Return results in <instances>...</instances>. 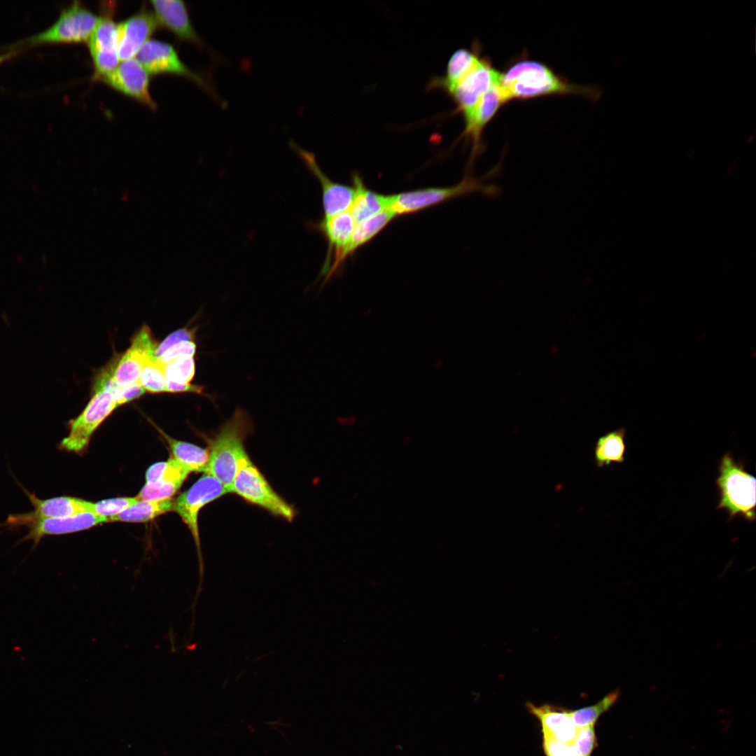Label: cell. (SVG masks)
Here are the masks:
<instances>
[{
	"label": "cell",
	"mask_w": 756,
	"mask_h": 756,
	"mask_svg": "<svg viewBox=\"0 0 756 756\" xmlns=\"http://www.w3.org/2000/svg\"><path fill=\"white\" fill-rule=\"evenodd\" d=\"M499 88L505 103L551 95L599 97L596 89L571 83L545 64L529 59L518 61L500 73Z\"/></svg>",
	"instance_id": "1"
},
{
	"label": "cell",
	"mask_w": 756,
	"mask_h": 756,
	"mask_svg": "<svg viewBox=\"0 0 756 756\" xmlns=\"http://www.w3.org/2000/svg\"><path fill=\"white\" fill-rule=\"evenodd\" d=\"M252 422L243 409L237 408L210 442L209 459L204 473L219 480L230 493L239 460L246 454L244 442L252 431Z\"/></svg>",
	"instance_id": "2"
},
{
	"label": "cell",
	"mask_w": 756,
	"mask_h": 756,
	"mask_svg": "<svg viewBox=\"0 0 756 756\" xmlns=\"http://www.w3.org/2000/svg\"><path fill=\"white\" fill-rule=\"evenodd\" d=\"M715 484L720 495L717 510H725L729 521L741 516L748 522L755 520L756 479L746 469L743 461H736L730 452L719 463Z\"/></svg>",
	"instance_id": "3"
},
{
	"label": "cell",
	"mask_w": 756,
	"mask_h": 756,
	"mask_svg": "<svg viewBox=\"0 0 756 756\" xmlns=\"http://www.w3.org/2000/svg\"><path fill=\"white\" fill-rule=\"evenodd\" d=\"M230 493H234L248 503L258 505L288 522H291L295 515L293 506L272 489L247 454L238 463Z\"/></svg>",
	"instance_id": "4"
},
{
	"label": "cell",
	"mask_w": 756,
	"mask_h": 756,
	"mask_svg": "<svg viewBox=\"0 0 756 756\" xmlns=\"http://www.w3.org/2000/svg\"><path fill=\"white\" fill-rule=\"evenodd\" d=\"M228 491L225 486L214 476L204 473L188 490L174 500V509L188 526L195 540L200 563V583L204 576V563L198 528L200 510L208 503L219 498Z\"/></svg>",
	"instance_id": "5"
},
{
	"label": "cell",
	"mask_w": 756,
	"mask_h": 756,
	"mask_svg": "<svg viewBox=\"0 0 756 756\" xmlns=\"http://www.w3.org/2000/svg\"><path fill=\"white\" fill-rule=\"evenodd\" d=\"M113 394L107 390L92 391L88 404L76 419L69 422V433L59 444L69 452L80 453L88 447L91 436L99 425L117 407Z\"/></svg>",
	"instance_id": "6"
},
{
	"label": "cell",
	"mask_w": 756,
	"mask_h": 756,
	"mask_svg": "<svg viewBox=\"0 0 756 756\" xmlns=\"http://www.w3.org/2000/svg\"><path fill=\"white\" fill-rule=\"evenodd\" d=\"M99 18L80 2L74 1L64 9L57 20L46 31L31 36L29 45L87 41L93 33Z\"/></svg>",
	"instance_id": "7"
},
{
	"label": "cell",
	"mask_w": 756,
	"mask_h": 756,
	"mask_svg": "<svg viewBox=\"0 0 756 756\" xmlns=\"http://www.w3.org/2000/svg\"><path fill=\"white\" fill-rule=\"evenodd\" d=\"M477 191L493 190L476 179L465 176L460 183L449 187L426 188L390 195V206L396 215L418 212L449 200Z\"/></svg>",
	"instance_id": "8"
},
{
	"label": "cell",
	"mask_w": 756,
	"mask_h": 756,
	"mask_svg": "<svg viewBox=\"0 0 756 756\" xmlns=\"http://www.w3.org/2000/svg\"><path fill=\"white\" fill-rule=\"evenodd\" d=\"M114 5L111 3L102 6V15L88 41L92 58L94 80L110 73L118 65V24L113 19Z\"/></svg>",
	"instance_id": "9"
},
{
	"label": "cell",
	"mask_w": 756,
	"mask_h": 756,
	"mask_svg": "<svg viewBox=\"0 0 756 756\" xmlns=\"http://www.w3.org/2000/svg\"><path fill=\"white\" fill-rule=\"evenodd\" d=\"M34 510L23 514H10L4 526L10 528L27 526L45 519L63 518L90 512L92 502L71 496H58L39 499L34 493L26 491Z\"/></svg>",
	"instance_id": "10"
},
{
	"label": "cell",
	"mask_w": 756,
	"mask_h": 756,
	"mask_svg": "<svg viewBox=\"0 0 756 756\" xmlns=\"http://www.w3.org/2000/svg\"><path fill=\"white\" fill-rule=\"evenodd\" d=\"M500 72L491 62L482 57L478 64L447 93L456 104L455 113H463L472 108L479 99L499 83Z\"/></svg>",
	"instance_id": "11"
},
{
	"label": "cell",
	"mask_w": 756,
	"mask_h": 756,
	"mask_svg": "<svg viewBox=\"0 0 756 756\" xmlns=\"http://www.w3.org/2000/svg\"><path fill=\"white\" fill-rule=\"evenodd\" d=\"M505 104L498 83L490 88L475 106L462 114L465 127L460 139L468 137L472 145L469 167L483 151L482 135L484 129Z\"/></svg>",
	"instance_id": "12"
},
{
	"label": "cell",
	"mask_w": 756,
	"mask_h": 756,
	"mask_svg": "<svg viewBox=\"0 0 756 756\" xmlns=\"http://www.w3.org/2000/svg\"><path fill=\"white\" fill-rule=\"evenodd\" d=\"M122 94L132 97L151 109L156 108L149 92V75L136 59H127L110 73L97 78Z\"/></svg>",
	"instance_id": "13"
},
{
	"label": "cell",
	"mask_w": 756,
	"mask_h": 756,
	"mask_svg": "<svg viewBox=\"0 0 756 756\" xmlns=\"http://www.w3.org/2000/svg\"><path fill=\"white\" fill-rule=\"evenodd\" d=\"M290 146L298 153L307 167L320 182L322 189L323 218L349 211L355 196L354 187L332 181L318 167L312 153L299 147L292 141L290 142Z\"/></svg>",
	"instance_id": "14"
},
{
	"label": "cell",
	"mask_w": 756,
	"mask_h": 756,
	"mask_svg": "<svg viewBox=\"0 0 756 756\" xmlns=\"http://www.w3.org/2000/svg\"><path fill=\"white\" fill-rule=\"evenodd\" d=\"M136 59L148 74H174L205 85L202 78L190 70L181 61L174 48L167 43L148 39L139 50Z\"/></svg>",
	"instance_id": "15"
},
{
	"label": "cell",
	"mask_w": 756,
	"mask_h": 756,
	"mask_svg": "<svg viewBox=\"0 0 756 756\" xmlns=\"http://www.w3.org/2000/svg\"><path fill=\"white\" fill-rule=\"evenodd\" d=\"M159 27L150 12L142 10L118 24V54L119 59L136 57L142 46Z\"/></svg>",
	"instance_id": "16"
},
{
	"label": "cell",
	"mask_w": 756,
	"mask_h": 756,
	"mask_svg": "<svg viewBox=\"0 0 756 756\" xmlns=\"http://www.w3.org/2000/svg\"><path fill=\"white\" fill-rule=\"evenodd\" d=\"M107 522V518L95 515L90 512L63 518L41 519L27 526L29 528V532L21 542L32 540L35 547L45 536L76 533Z\"/></svg>",
	"instance_id": "17"
},
{
	"label": "cell",
	"mask_w": 756,
	"mask_h": 756,
	"mask_svg": "<svg viewBox=\"0 0 756 756\" xmlns=\"http://www.w3.org/2000/svg\"><path fill=\"white\" fill-rule=\"evenodd\" d=\"M396 217V215L391 210L386 209L356 224L349 242L330 264L325 276L324 282L328 281L336 273L349 256L354 254L359 248L371 241Z\"/></svg>",
	"instance_id": "18"
},
{
	"label": "cell",
	"mask_w": 756,
	"mask_h": 756,
	"mask_svg": "<svg viewBox=\"0 0 756 756\" xmlns=\"http://www.w3.org/2000/svg\"><path fill=\"white\" fill-rule=\"evenodd\" d=\"M526 707L540 722L542 736L561 742H573L578 727L570 715V710L551 704L536 706L530 702L526 703Z\"/></svg>",
	"instance_id": "19"
},
{
	"label": "cell",
	"mask_w": 756,
	"mask_h": 756,
	"mask_svg": "<svg viewBox=\"0 0 756 756\" xmlns=\"http://www.w3.org/2000/svg\"><path fill=\"white\" fill-rule=\"evenodd\" d=\"M355 226L356 222L349 211L323 218L315 225L316 229L323 234L328 244V253L321 272V276H326L332 262L347 244Z\"/></svg>",
	"instance_id": "20"
},
{
	"label": "cell",
	"mask_w": 756,
	"mask_h": 756,
	"mask_svg": "<svg viewBox=\"0 0 756 756\" xmlns=\"http://www.w3.org/2000/svg\"><path fill=\"white\" fill-rule=\"evenodd\" d=\"M153 5L159 25L165 27L180 38L201 44L202 41L189 18L185 3L180 0H155Z\"/></svg>",
	"instance_id": "21"
},
{
	"label": "cell",
	"mask_w": 756,
	"mask_h": 756,
	"mask_svg": "<svg viewBox=\"0 0 756 756\" xmlns=\"http://www.w3.org/2000/svg\"><path fill=\"white\" fill-rule=\"evenodd\" d=\"M352 185L355 189V196L349 211L356 224L389 209L390 195L368 189L358 174H353Z\"/></svg>",
	"instance_id": "22"
},
{
	"label": "cell",
	"mask_w": 756,
	"mask_h": 756,
	"mask_svg": "<svg viewBox=\"0 0 756 756\" xmlns=\"http://www.w3.org/2000/svg\"><path fill=\"white\" fill-rule=\"evenodd\" d=\"M477 50L461 48L455 51L449 59L445 75L433 78L430 88L447 92L480 62L482 57Z\"/></svg>",
	"instance_id": "23"
},
{
	"label": "cell",
	"mask_w": 756,
	"mask_h": 756,
	"mask_svg": "<svg viewBox=\"0 0 756 756\" xmlns=\"http://www.w3.org/2000/svg\"><path fill=\"white\" fill-rule=\"evenodd\" d=\"M626 428H620L599 437L594 449V463L598 468L625 461Z\"/></svg>",
	"instance_id": "24"
},
{
	"label": "cell",
	"mask_w": 756,
	"mask_h": 756,
	"mask_svg": "<svg viewBox=\"0 0 756 756\" xmlns=\"http://www.w3.org/2000/svg\"><path fill=\"white\" fill-rule=\"evenodd\" d=\"M169 444L173 458L190 472H204L208 459L209 449L195 444L177 440L160 430Z\"/></svg>",
	"instance_id": "25"
},
{
	"label": "cell",
	"mask_w": 756,
	"mask_h": 756,
	"mask_svg": "<svg viewBox=\"0 0 756 756\" xmlns=\"http://www.w3.org/2000/svg\"><path fill=\"white\" fill-rule=\"evenodd\" d=\"M149 360H155V358L137 348L130 346L117 360L113 372L114 380L121 386L139 382L142 368Z\"/></svg>",
	"instance_id": "26"
},
{
	"label": "cell",
	"mask_w": 756,
	"mask_h": 756,
	"mask_svg": "<svg viewBox=\"0 0 756 756\" xmlns=\"http://www.w3.org/2000/svg\"><path fill=\"white\" fill-rule=\"evenodd\" d=\"M174 500H138L135 503L119 514L108 519V522H146L155 517L172 511Z\"/></svg>",
	"instance_id": "27"
},
{
	"label": "cell",
	"mask_w": 756,
	"mask_h": 756,
	"mask_svg": "<svg viewBox=\"0 0 756 756\" xmlns=\"http://www.w3.org/2000/svg\"><path fill=\"white\" fill-rule=\"evenodd\" d=\"M619 695L620 692L617 690L609 693L594 705L570 710V715L575 724L578 727L595 724L601 715L615 704Z\"/></svg>",
	"instance_id": "28"
},
{
	"label": "cell",
	"mask_w": 756,
	"mask_h": 756,
	"mask_svg": "<svg viewBox=\"0 0 756 756\" xmlns=\"http://www.w3.org/2000/svg\"><path fill=\"white\" fill-rule=\"evenodd\" d=\"M139 382L146 392L151 393L167 392V379L164 366L159 364L155 359L148 360L142 368Z\"/></svg>",
	"instance_id": "29"
},
{
	"label": "cell",
	"mask_w": 756,
	"mask_h": 756,
	"mask_svg": "<svg viewBox=\"0 0 756 756\" xmlns=\"http://www.w3.org/2000/svg\"><path fill=\"white\" fill-rule=\"evenodd\" d=\"M167 381L179 384H191L195 374L194 357H181L164 365Z\"/></svg>",
	"instance_id": "30"
},
{
	"label": "cell",
	"mask_w": 756,
	"mask_h": 756,
	"mask_svg": "<svg viewBox=\"0 0 756 756\" xmlns=\"http://www.w3.org/2000/svg\"><path fill=\"white\" fill-rule=\"evenodd\" d=\"M181 485V482L165 479L153 483H146L136 498L146 500L171 499Z\"/></svg>",
	"instance_id": "31"
},
{
	"label": "cell",
	"mask_w": 756,
	"mask_h": 756,
	"mask_svg": "<svg viewBox=\"0 0 756 756\" xmlns=\"http://www.w3.org/2000/svg\"><path fill=\"white\" fill-rule=\"evenodd\" d=\"M138 500L136 497H120L102 500L92 503L90 512L108 519L119 514Z\"/></svg>",
	"instance_id": "32"
},
{
	"label": "cell",
	"mask_w": 756,
	"mask_h": 756,
	"mask_svg": "<svg viewBox=\"0 0 756 756\" xmlns=\"http://www.w3.org/2000/svg\"><path fill=\"white\" fill-rule=\"evenodd\" d=\"M573 743L581 756H592L597 746L595 724L578 727Z\"/></svg>",
	"instance_id": "33"
},
{
	"label": "cell",
	"mask_w": 756,
	"mask_h": 756,
	"mask_svg": "<svg viewBox=\"0 0 756 756\" xmlns=\"http://www.w3.org/2000/svg\"><path fill=\"white\" fill-rule=\"evenodd\" d=\"M197 345L194 341H184L174 345L167 349L155 360L164 366L172 360L181 357H194Z\"/></svg>",
	"instance_id": "34"
},
{
	"label": "cell",
	"mask_w": 756,
	"mask_h": 756,
	"mask_svg": "<svg viewBox=\"0 0 756 756\" xmlns=\"http://www.w3.org/2000/svg\"><path fill=\"white\" fill-rule=\"evenodd\" d=\"M195 328H181L168 335L161 343L158 344L155 353V359L160 358L167 349L184 341H194Z\"/></svg>",
	"instance_id": "35"
},
{
	"label": "cell",
	"mask_w": 756,
	"mask_h": 756,
	"mask_svg": "<svg viewBox=\"0 0 756 756\" xmlns=\"http://www.w3.org/2000/svg\"><path fill=\"white\" fill-rule=\"evenodd\" d=\"M145 393V390L139 384V382H136L128 386H122L117 401L118 405L120 406L134 399H136L143 396Z\"/></svg>",
	"instance_id": "36"
},
{
	"label": "cell",
	"mask_w": 756,
	"mask_h": 756,
	"mask_svg": "<svg viewBox=\"0 0 756 756\" xmlns=\"http://www.w3.org/2000/svg\"><path fill=\"white\" fill-rule=\"evenodd\" d=\"M167 392L170 393H194L200 395L206 396L204 393V387L199 385L192 384H179L172 381L167 380Z\"/></svg>",
	"instance_id": "37"
},
{
	"label": "cell",
	"mask_w": 756,
	"mask_h": 756,
	"mask_svg": "<svg viewBox=\"0 0 756 756\" xmlns=\"http://www.w3.org/2000/svg\"><path fill=\"white\" fill-rule=\"evenodd\" d=\"M167 461L158 462L150 465L146 473V483H153L162 479Z\"/></svg>",
	"instance_id": "38"
},
{
	"label": "cell",
	"mask_w": 756,
	"mask_h": 756,
	"mask_svg": "<svg viewBox=\"0 0 756 756\" xmlns=\"http://www.w3.org/2000/svg\"><path fill=\"white\" fill-rule=\"evenodd\" d=\"M11 55H12L11 53H9L8 55H1L0 56V63L4 62V60L7 59L8 58H9Z\"/></svg>",
	"instance_id": "39"
}]
</instances>
